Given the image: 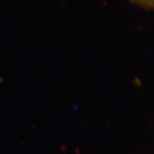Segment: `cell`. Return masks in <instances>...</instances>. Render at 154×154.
<instances>
[{"label": "cell", "mask_w": 154, "mask_h": 154, "mask_svg": "<svg viewBox=\"0 0 154 154\" xmlns=\"http://www.w3.org/2000/svg\"><path fill=\"white\" fill-rule=\"evenodd\" d=\"M131 4H135L137 6L149 8V9H154V0H129Z\"/></svg>", "instance_id": "1"}]
</instances>
